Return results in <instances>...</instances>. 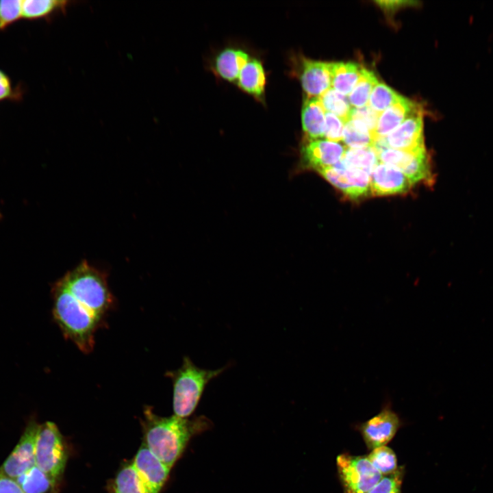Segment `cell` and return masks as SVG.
Returning a JSON list of instances; mask_svg holds the SVG:
<instances>
[{
	"mask_svg": "<svg viewBox=\"0 0 493 493\" xmlns=\"http://www.w3.org/2000/svg\"><path fill=\"white\" fill-rule=\"evenodd\" d=\"M412 185L399 168L379 162L370 173V194L382 197L405 194Z\"/></svg>",
	"mask_w": 493,
	"mask_h": 493,
	"instance_id": "obj_11",
	"label": "cell"
},
{
	"mask_svg": "<svg viewBox=\"0 0 493 493\" xmlns=\"http://www.w3.org/2000/svg\"><path fill=\"white\" fill-rule=\"evenodd\" d=\"M345 123L335 114L325 112V128L323 139L339 142L342 140Z\"/></svg>",
	"mask_w": 493,
	"mask_h": 493,
	"instance_id": "obj_32",
	"label": "cell"
},
{
	"mask_svg": "<svg viewBox=\"0 0 493 493\" xmlns=\"http://www.w3.org/2000/svg\"><path fill=\"white\" fill-rule=\"evenodd\" d=\"M366 456L371 464L382 476L393 473L399 468L395 453L386 445L371 450Z\"/></svg>",
	"mask_w": 493,
	"mask_h": 493,
	"instance_id": "obj_27",
	"label": "cell"
},
{
	"mask_svg": "<svg viewBox=\"0 0 493 493\" xmlns=\"http://www.w3.org/2000/svg\"><path fill=\"white\" fill-rule=\"evenodd\" d=\"M35 458L36 466L48 476L55 487L64 471L67 451L58 428L52 422L39 425Z\"/></svg>",
	"mask_w": 493,
	"mask_h": 493,
	"instance_id": "obj_5",
	"label": "cell"
},
{
	"mask_svg": "<svg viewBox=\"0 0 493 493\" xmlns=\"http://www.w3.org/2000/svg\"><path fill=\"white\" fill-rule=\"evenodd\" d=\"M237 82L245 92L256 97L262 96L266 85V75L262 62L250 59L241 69Z\"/></svg>",
	"mask_w": 493,
	"mask_h": 493,
	"instance_id": "obj_18",
	"label": "cell"
},
{
	"mask_svg": "<svg viewBox=\"0 0 493 493\" xmlns=\"http://www.w3.org/2000/svg\"><path fill=\"white\" fill-rule=\"evenodd\" d=\"M11 84L8 77L0 70V100L11 94Z\"/></svg>",
	"mask_w": 493,
	"mask_h": 493,
	"instance_id": "obj_36",
	"label": "cell"
},
{
	"mask_svg": "<svg viewBox=\"0 0 493 493\" xmlns=\"http://www.w3.org/2000/svg\"><path fill=\"white\" fill-rule=\"evenodd\" d=\"M388 148L411 151L425 147L422 114L419 109L385 137Z\"/></svg>",
	"mask_w": 493,
	"mask_h": 493,
	"instance_id": "obj_12",
	"label": "cell"
},
{
	"mask_svg": "<svg viewBox=\"0 0 493 493\" xmlns=\"http://www.w3.org/2000/svg\"><path fill=\"white\" fill-rule=\"evenodd\" d=\"M336 467L344 493H368L383 477L366 455L341 453Z\"/></svg>",
	"mask_w": 493,
	"mask_h": 493,
	"instance_id": "obj_6",
	"label": "cell"
},
{
	"mask_svg": "<svg viewBox=\"0 0 493 493\" xmlns=\"http://www.w3.org/2000/svg\"><path fill=\"white\" fill-rule=\"evenodd\" d=\"M316 171L325 179L339 190L345 197L351 200H355L350 179L341 161L333 166L323 168Z\"/></svg>",
	"mask_w": 493,
	"mask_h": 493,
	"instance_id": "obj_26",
	"label": "cell"
},
{
	"mask_svg": "<svg viewBox=\"0 0 493 493\" xmlns=\"http://www.w3.org/2000/svg\"><path fill=\"white\" fill-rule=\"evenodd\" d=\"M58 281L81 305L102 321L113 303L104 272L83 260Z\"/></svg>",
	"mask_w": 493,
	"mask_h": 493,
	"instance_id": "obj_3",
	"label": "cell"
},
{
	"mask_svg": "<svg viewBox=\"0 0 493 493\" xmlns=\"http://www.w3.org/2000/svg\"><path fill=\"white\" fill-rule=\"evenodd\" d=\"M378 82L373 71L362 68L356 84L348 95L351 105L354 108L367 105L371 92Z\"/></svg>",
	"mask_w": 493,
	"mask_h": 493,
	"instance_id": "obj_22",
	"label": "cell"
},
{
	"mask_svg": "<svg viewBox=\"0 0 493 493\" xmlns=\"http://www.w3.org/2000/svg\"><path fill=\"white\" fill-rule=\"evenodd\" d=\"M362 67L352 62H333L331 87L343 95H349L356 84Z\"/></svg>",
	"mask_w": 493,
	"mask_h": 493,
	"instance_id": "obj_19",
	"label": "cell"
},
{
	"mask_svg": "<svg viewBox=\"0 0 493 493\" xmlns=\"http://www.w3.org/2000/svg\"><path fill=\"white\" fill-rule=\"evenodd\" d=\"M51 293L53 318L64 337L82 352H91L101 320L81 305L58 280L53 285Z\"/></svg>",
	"mask_w": 493,
	"mask_h": 493,
	"instance_id": "obj_2",
	"label": "cell"
},
{
	"mask_svg": "<svg viewBox=\"0 0 493 493\" xmlns=\"http://www.w3.org/2000/svg\"><path fill=\"white\" fill-rule=\"evenodd\" d=\"M300 79L307 97H319L331 88L333 62L303 59Z\"/></svg>",
	"mask_w": 493,
	"mask_h": 493,
	"instance_id": "obj_13",
	"label": "cell"
},
{
	"mask_svg": "<svg viewBox=\"0 0 493 493\" xmlns=\"http://www.w3.org/2000/svg\"><path fill=\"white\" fill-rule=\"evenodd\" d=\"M147 493H159L170 468L155 456L142 443L131 463Z\"/></svg>",
	"mask_w": 493,
	"mask_h": 493,
	"instance_id": "obj_10",
	"label": "cell"
},
{
	"mask_svg": "<svg viewBox=\"0 0 493 493\" xmlns=\"http://www.w3.org/2000/svg\"><path fill=\"white\" fill-rule=\"evenodd\" d=\"M375 3L385 12H392L402 7L416 4L415 1H377Z\"/></svg>",
	"mask_w": 493,
	"mask_h": 493,
	"instance_id": "obj_35",
	"label": "cell"
},
{
	"mask_svg": "<svg viewBox=\"0 0 493 493\" xmlns=\"http://www.w3.org/2000/svg\"><path fill=\"white\" fill-rule=\"evenodd\" d=\"M25 493H47L54 488L48 476L34 466L15 479Z\"/></svg>",
	"mask_w": 493,
	"mask_h": 493,
	"instance_id": "obj_25",
	"label": "cell"
},
{
	"mask_svg": "<svg viewBox=\"0 0 493 493\" xmlns=\"http://www.w3.org/2000/svg\"><path fill=\"white\" fill-rule=\"evenodd\" d=\"M399 414L392 409L390 401H387L381 410L375 416L359 424L357 429L370 450L385 446L395 435L401 426Z\"/></svg>",
	"mask_w": 493,
	"mask_h": 493,
	"instance_id": "obj_7",
	"label": "cell"
},
{
	"mask_svg": "<svg viewBox=\"0 0 493 493\" xmlns=\"http://www.w3.org/2000/svg\"><path fill=\"white\" fill-rule=\"evenodd\" d=\"M71 3L68 1H22V16L30 19L50 17L57 13L65 12Z\"/></svg>",
	"mask_w": 493,
	"mask_h": 493,
	"instance_id": "obj_20",
	"label": "cell"
},
{
	"mask_svg": "<svg viewBox=\"0 0 493 493\" xmlns=\"http://www.w3.org/2000/svg\"><path fill=\"white\" fill-rule=\"evenodd\" d=\"M114 490V493H147L131 464L118 472Z\"/></svg>",
	"mask_w": 493,
	"mask_h": 493,
	"instance_id": "obj_29",
	"label": "cell"
},
{
	"mask_svg": "<svg viewBox=\"0 0 493 493\" xmlns=\"http://www.w3.org/2000/svg\"><path fill=\"white\" fill-rule=\"evenodd\" d=\"M22 16V1H0V30Z\"/></svg>",
	"mask_w": 493,
	"mask_h": 493,
	"instance_id": "obj_31",
	"label": "cell"
},
{
	"mask_svg": "<svg viewBox=\"0 0 493 493\" xmlns=\"http://www.w3.org/2000/svg\"><path fill=\"white\" fill-rule=\"evenodd\" d=\"M346 166L359 168L370 175L379 162L372 147L361 149H346L340 160Z\"/></svg>",
	"mask_w": 493,
	"mask_h": 493,
	"instance_id": "obj_23",
	"label": "cell"
},
{
	"mask_svg": "<svg viewBox=\"0 0 493 493\" xmlns=\"http://www.w3.org/2000/svg\"><path fill=\"white\" fill-rule=\"evenodd\" d=\"M419 109L420 108L415 103L401 96L397 101L379 115L373 134L374 140L386 137Z\"/></svg>",
	"mask_w": 493,
	"mask_h": 493,
	"instance_id": "obj_15",
	"label": "cell"
},
{
	"mask_svg": "<svg viewBox=\"0 0 493 493\" xmlns=\"http://www.w3.org/2000/svg\"><path fill=\"white\" fill-rule=\"evenodd\" d=\"M394 167L402 171L412 186L432 182L431 164L425 147L411 151L399 150Z\"/></svg>",
	"mask_w": 493,
	"mask_h": 493,
	"instance_id": "obj_14",
	"label": "cell"
},
{
	"mask_svg": "<svg viewBox=\"0 0 493 493\" xmlns=\"http://www.w3.org/2000/svg\"><path fill=\"white\" fill-rule=\"evenodd\" d=\"M342 140L349 149L372 147L375 141L367 127L355 119H351L345 123Z\"/></svg>",
	"mask_w": 493,
	"mask_h": 493,
	"instance_id": "obj_21",
	"label": "cell"
},
{
	"mask_svg": "<svg viewBox=\"0 0 493 493\" xmlns=\"http://www.w3.org/2000/svg\"><path fill=\"white\" fill-rule=\"evenodd\" d=\"M378 117L379 114L367 105L360 108H353L350 120L355 119L363 123L367 127L373 138Z\"/></svg>",
	"mask_w": 493,
	"mask_h": 493,
	"instance_id": "obj_33",
	"label": "cell"
},
{
	"mask_svg": "<svg viewBox=\"0 0 493 493\" xmlns=\"http://www.w3.org/2000/svg\"><path fill=\"white\" fill-rule=\"evenodd\" d=\"M144 442L149 450L169 468L179 458L192 436L207 427V420H193L173 415L161 417L149 407L144 412Z\"/></svg>",
	"mask_w": 493,
	"mask_h": 493,
	"instance_id": "obj_1",
	"label": "cell"
},
{
	"mask_svg": "<svg viewBox=\"0 0 493 493\" xmlns=\"http://www.w3.org/2000/svg\"><path fill=\"white\" fill-rule=\"evenodd\" d=\"M0 493H25L16 481L0 472Z\"/></svg>",
	"mask_w": 493,
	"mask_h": 493,
	"instance_id": "obj_34",
	"label": "cell"
},
{
	"mask_svg": "<svg viewBox=\"0 0 493 493\" xmlns=\"http://www.w3.org/2000/svg\"><path fill=\"white\" fill-rule=\"evenodd\" d=\"M319 99L326 112L335 114L344 123L350 120L353 108L345 95L331 87L320 96Z\"/></svg>",
	"mask_w": 493,
	"mask_h": 493,
	"instance_id": "obj_24",
	"label": "cell"
},
{
	"mask_svg": "<svg viewBox=\"0 0 493 493\" xmlns=\"http://www.w3.org/2000/svg\"><path fill=\"white\" fill-rule=\"evenodd\" d=\"M3 218V213L0 211V221Z\"/></svg>",
	"mask_w": 493,
	"mask_h": 493,
	"instance_id": "obj_37",
	"label": "cell"
},
{
	"mask_svg": "<svg viewBox=\"0 0 493 493\" xmlns=\"http://www.w3.org/2000/svg\"><path fill=\"white\" fill-rule=\"evenodd\" d=\"M346 148L339 142L323 138L306 139L301 149L300 166L303 169L333 166L342 158Z\"/></svg>",
	"mask_w": 493,
	"mask_h": 493,
	"instance_id": "obj_9",
	"label": "cell"
},
{
	"mask_svg": "<svg viewBox=\"0 0 493 493\" xmlns=\"http://www.w3.org/2000/svg\"><path fill=\"white\" fill-rule=\"evenodd\" d=\"M250 60L247 53L238 49H226L216 58L215 68L218 74L229 81L238 79L242 67Z\"/></svg>",
	"mask_w": 493,
	"mask_h": 493,
	"instance_id": "obj_17",
	"label": "cell"
},
{
	"mask_svg": "<svg viewBox=\"0 0 493 493\" xmlns=\"http://www.w3.org/2000/svg\"><path fill=\"white\" fill-rule=\"evenodd\" d=\"M404 475V466L399 467L394 472L383 476L368 493H402Z\"/></svg>",
	"mask_w": 493,
	"mask_h": 493,
	"instance_id": "obj_30",
	"label": "cell"
},
{
	"mask_svg": "<svg viewBox=\"0 0 493 493\" xmlns=\"http://www.w3.org/2000/svg\"><path fill=\"white\" fill-rule=\"evenodd\" d=\"M225 366L207 370L197 366L187 356L181 366L168 371L166 376L173 383V408L174 415L181 418L190 416L197 408L207 385L226 370Z\"/></svg>",
	"mask_w": 493,
	"mask_h": 493,
	"instance_id": "obj_4",
	"label": "cell"
},
{
	"mask_svg": "<svg viewBox=\"0 0 493 493\" xmlns=\"http://www.w3.org/2000/svg\"><path fill=\"white\" fill-rule=\"evenodd\" d=\"M39 425L29 422L19 442L0 468V472L14 479L36 466V442Z\"/></svg>",
	"mask_w": 493,
	"mask_h": 493,
	"instance_id": "obj_8",
	"label": "cell"
},
{
	"mask_svg": "<svg viewBox=\"0 0 493 493\" xmlns=\"http://www.w3.org/2000/svg\"><path fill=\"white\" fill-rule=\"evenodd\" d=\"M401 97V95L384 83L378 82L371 92L368 105L379 115Z\"/></svg>",
	"mask_w": 493,
	"mask_h": 493,
	"instance_id": "obj_28",
	"label": "cell"
},
{
	"mask_svg": "<svg viewBox=\"0 0 493 493\" xmlns=\"http://www.w3.org/2000/svg\"><path fill=\"white\" fill-rule=\"evenodd\" d=\"M325 112L319 97H307L305 100L301 111V121L306 139L323 138Z\"/></svg>",
	"mask_w": 493,
	"mask_h": 493,
	"instance_id": "obj_16",
	"label": "cell"
}]
</instances>
